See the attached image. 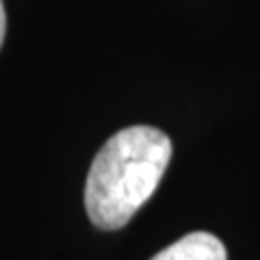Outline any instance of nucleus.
Returning <instances> with one entry per match:
<instances>
[{
    "mask_svg": "<svg viewBox=\"0 0 260 260\" xmlns=\"http://www.w3.org/2000/svg\"><path fill=\"white\" fill-rule=\"evenodd\" d=\"M152 260H228V254L215 234L191 232L158 251Z\"/></svg>",
    "mask_w": 260,
    "mask_h": 260,
    "instance_id": "f03ea898",
    "label": "nucleus"
},
{
    "mask_svg": "<svg viewBox=\"0 0 260 260\" xmlns=\"http://www.w3.org/2000/svg\"><path fill=\"white\" fill-rule=\"evenodd\" d=\"M5 30H7V15H5V5L0 0V46L5 42Z\"/></svg>",
    "mask_w": 260,
    "mask_h": 260,
    "instance_id": "7ed1b4c3",
    "label": "nucleus"
},
{
    "mask_svg": "<svg viewBox=\"0 0 260 260\" xmlns=\"http://www.w3.org/2000/svg\"><path fill=\"white\" fill-rule=\"evenodd\" d=\"M172 158V141L154 126H130L100 148L85 182L91 223L119 230L148 202Z\"/></svg>",
    "mask_w": 260,
    "mask_h": 260,
    "instance_id": "f257e3e1",
    "label": "nucleus"
}]
</instances>
